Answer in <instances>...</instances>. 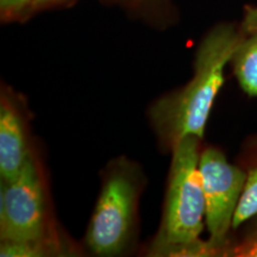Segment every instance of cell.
<instances>
[{"instance_id": "13", "label": "cell", "mask_w": 257, "mask_h": 257, "mask_svg": "<svg viewBox=\"0 0 257 257\" xmlns=\"http://www.w3.org/2000/svg\"><path fill=\"white\" fill-rule=\"evenodd\" d=\"M60 2V0H34L32 3V8H43V6H47L49 4H54V3Z\"/></svg>"}, {"instance_id": "2", "label": "cell", "mask_w": 257, "mask_h": 257, "mask_svg": "<svg viewBox=\"0 0 257 257\" xmlns=\"http://www.w3.org/2000/svg\"><path fill=\"white\" fill-rule=\"evenodd\" d=\"M199 138L187 136L173 147L165 212L150 249L154 256H207L216 250L199 239L206 199L199 168Z\"/></svg>"}, {"instance_id": "9", "label": "cell", "mask_w": 257, "mask_h": 257, "mask_svg": "<svg viewBox=\"0 0 257 257\" xmlns=\"http://www.w3.org/2000/svg\"><path fill=\"white\" fill-rule=\"evenodd\" d=\"M55 251L47 239L35 242H2V257H41Z\"/></svg>"}, {"instance_id": "6", "label": "cell", "mask_w": 257, "mask_h": 257, "mask_svg": "<svg viewBox=\"0 0 257 257\" xmlns=\"http://www.w3.org/2000/svg\"><path fill=\"white\" fill-rule=\"evenodd\" d=\"M32 157L29 150L24 121L19 112L5 99L0 106V178L9 182L17 176Z\"/></svg>"}, {"instance_id": "5", "label": "cell", "mask_w": 257, "mask_h": 257, "mask_svg": "<svg viewBox=\"0 0 257 257\" xmlns=\"http://www.w3.org/2000/svg\"><path fill=\"white\" fill-rule=\"evenodd\" d=\"M199 168L206 199L205 224L210 233L208 243L216 252L224 245L226 234L242 194L246 175L227 162L217 149H206L200 155Z\"/></svg>"}, {"instance_id": "1", "label": "cell", "mask_w": 257, "mask_h": 257, "mask_svg": "<svg viewBox=\"0 0 257 257\" xmlns=\"http://www.w3.org/2000/svg\"><path fill=\"white\" fill-rule=\"evenodd\" d=\"M240 41L242 37L227 25L212 30L199 47L189 83L155 102L150 118L166 143L174 147L187 136L204 137L214 99L225 81V66L232 61Z\"/></svg>"}, {"instance_id": "3", "label": "cell", "mask_w": 257, "mask_h": 257, "mask_svg": "<svg viewBox=\"0 0 257 257\" xmlns=\"http://www.w3.org/2000/svg\"><path fill=\"white\" fill-rule=\"evenodd\" d=\"M137 186L131 175L115 170L106 178L86 234L89 250L98 256L119 255L133 233Z\"/></svg>"}, {"instance_id": "10", "label": "cell", "mask_w": 257, "mask_h": 257, "mask_svg": "<svg viewBox=\"0 0 257 257\" xmlns=\"http://www.w3.org/2000/svg\"><path fill=\"white\" fill-rule=\"evenodd\" d=\"M32 3L34 0H0V10L4 16H15L32 5Z\"/></svg>"}, {"instance_id": "7", "label": "cell", "mask_w": 257, "mask_h": 257, "mask_svg": "<svg viewBox=\"0 0 257 257\" xmlns=\"http://www.w3.org/2000/svg\"><path fill=\"white\" fill-rule=\"evenodd\" d=\"M240 41L232 57L234 74L246 94L257 96V30Z\"/></svg>"}, {"instance_id": "11", "label": "cell", "mask_w": 257, "mask_h": 257, "mask_svg": "<svg viewBox=\"0 0 257 257\" xmlns=\"http://www.w3.org/2000/svg\"><path fill=\"white\" fill-rule=\"evenodd\" d=\"M233 255L244 257H257V232L250 237V239L243 243L234 250Z\"/></svg>"}, {"instance_id": "4", "label": "cell", "mask_w": 257, "mask_h": 257, "mask_svg": "<svg viewBox=\"0 0 257 257\" xmlns=\"http://www.w3.org/2000/svg\"><path fill=\"white\" fill-rule=\"evenodd\" d=\"M2 242H35L47 239V210L43 184L34 157L0 193Z\"/></svg>"}, {"instance_id": "8", "label": "cell", "mask_w": 257, "mask_h": 257, "mask_svg": "<svg viewBox=\"0 0 257 257\" xmlns=\"http://www.w3.org/2000/svg\"><path fill=\"white\" fill-rule=\"evenodd\" d=\"M257 214V168L246 175L245 184L237 205L232 220V227L237 229L246 220Z\"/></svg>"}, {"instance_id": "12", "label": "cell", "mask_w": 257, "mask_h": 257, "mask_svg": "<svg viewBox=\"0 0 257 257\" xmlns=\"http://www.w3.org/2000/svg\"><path fill=\"white\" fill-rule=\"evenodd\" d=\"M243 25H244V29H245V31L248 32V34L249 32L257 30V8L251 9L248 14H246Z\"/></svg>"}]
</instances>
